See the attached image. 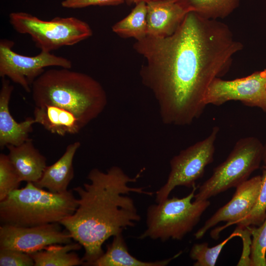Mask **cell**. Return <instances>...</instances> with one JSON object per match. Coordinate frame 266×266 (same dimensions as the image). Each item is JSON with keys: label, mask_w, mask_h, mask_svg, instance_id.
<instances>
[{"label": "cell", "mask_w": 266, "mask_h": 266, "mask_svg": "<svg viewBox=\"0 0 266 266\" xmlns=\"http://www.w3.org/2000/svg\"><path fill=\"white\" fill-rule=\"evenodd\" d=\"M133 48L144 59L141 82L156 99L162 121L183 126L202 114L208 87L227 73L243 45L225 23L189 12L172 35H147Z\"/></svg>", "instance_id": "cell-1"}, {"label": "cell", "mask_w": 266, "mask_h": 266, "mask_svg": "<svg viewBox=\"0 0 266 266\" xmlns=\"http://www.w3.org/2000/svg\"><path fill=\"white\" fill-rule=\"evenodd\" d=\"M138 177L132 178L118 166L106 172L95 168L88 174L89 183L72 189L79 196L77 208L60 223L84 248V265L92 266L103 254L102 245L108 238L122 233L140 221L134 202L129 195L152 193L130 186Z\"/></svg>", "instance_id": "cell-2"}, {"label": "cell", "mask_w": 266, "mask_h": 266, "mask_svg": "<svg viewBox=\"0 0 266 266\" xmlns=\"http://www.w3.org/2000/svg\"><path fill=\"white\" fill-rule=\"evenodd\" d=\"M35 106L57 105L72 112L84 126L105 109L106 92L90 75L69 68L51 69L33 82L31 91Z\"/></svg>", "instance_id": "cell-3"}, {"label": "cell", "mask_w": 266, "mask_h": 266, "mask_svg": "<svg viewBox=\"0 0 266 266\" xmlns=\"http://www.w3.org/2000/svg\"><path fill=\"white\" fill-rule=\"evenodd\" d=\"M78 206L72 190L53 193L27 182L0 201V221L17 227H33L60 223Z\"/></svg>", "instance_id": "cell-4"}, {"label": "cell", "mask_w": 266, "mask_h": 266, "mask_svg": "<svg viewBox=\"0 0 266 266\" xmlns=\"http://www.w3.org/2000/svg\"><path fill=\"white\" fill-rule=\"evenodd\" d=\"M197 189L195 186L182 198H168L150 205L147 210L146 228L139 238L181 240L191 232L210 204L208 200L192 201Z\"/></svg>", "instance_id": "cell-5"}, {"label": "cell", "mask_w": 266, "mask_h": 266, "mask_svg": "<svg viewBox=\"0 0 266 266\" xmlns=\"http://www.w3.org/2000/svg\"><path fill=\"white\" fill-rule=\"evenodd\" d=\"M263 152L264 145L258 138L249 136L238 140L226 160L200 186L194 200H208L248 180L259 168Z\"/></svg>", "instance_id": "cell-6"}, {"label": "cell", "mask_w": 266, "mask_h": 266, "mask_svg": "<svg viewBox=\"0 0 266 266\" xmlns=\"http://www.w3.org/2000/svg\"><path fill=\"white\" fill-rule=\"evenodd\" d=\"M9 18L17 32L29 34L37 47L48 52L76 44L93 34L87 23L74 17H56L45 21L28 13L18 12L10 13Z\"/></svg>", "instance_id": "cell-7"}, {"label": "cell", "mask_w": 266, "mask_h": 266, "mask_svg": "<svg viewBox=\"0 0 266 266\" xmlns=\"http://www.w3.org/2000/svg\"><path fill=\"white\" fill-rule=\"evenodd\" d=\"M219 131V128L215 126L205 139L182 150L171 159L167 180L156 192V203L168 198L177 186L193 188L195 186L196 181L203 175L206 166L213 161Z\"/></svg>", "instance_id": "cell-8"}, {"label": "cell", "mask_w": 266, "mask_h": 266, "mask_svg": "<svg viewBox=\"0 0 266 266\" xmlns=\"http://www.w3.org/2000/svg\"><path fill=\"white\" fill-rule=\"evenodd\" d=\"M13 41L0 40V76L9 78L19 84L28 93H31L35 80L49 66H59L70 69L71 61L50 52L41 51L34 56L20 55L13 50Z\"/></svg>", "instance_id": "cell-9"}, {"label": "cell", "mask_w": 266, "mask_h": 266, "mask_svg": "<svg viewBox=\"0 0 266 266\" xmlns=\"http://www.w3.org/2000/svg\"><path fill=\"white\" fill-rule=\"evenodd\" d=\"M231 100L266 112V69L232 80L215 78L206 92L204 104L219 106Z\"/></svg>", "instance_id": "cell-10"}, {"label": "cell", "mask_w": 266, "mask_h": 266, "mask_svg": "<svg viewBox=\"0 0 266 266\" xmlns=\"http://www.w3.org/2000/svg\"><path fill=\"white\" fill-rule=\"evenodd\" d=\"M60 223L33 227L3 224L0 227V249L31 253L53 244L71 242L70 233L62 230Z\"/></svg>", "instance_id": "cell-11"}, {"label": "cell", "mask_w": 266, "mask_h": 266, "mask_svg": "<svg viewBox=\"0 0 266 266\" xmlns=\"http://www.w3.org/2000/svg\"><path fill=\"white\" fill-rule=\"evenodd\" d=\"M262 183V176L257 175L246 180L236 187L232 199L220 208L204 223L195 233L196 238L200 239L206 233L217 224L222 222L227 224L211 233V236L215 239L221 230L236 224L247 215L256 203Z\"/></svg>", "instance_id": "cell-12"}, {"label": "cell", "mask_w": 266, "mask_h": 266, "mask_svg": "<svg viewBox=\"0 0 266 266\" xmlns=\"http://www.w3.org/2000/svg\"><path fill=\"white\" fill-rule=\"evenodd\" d=\"M146 4L147 35L153 37L172 35L189 12L178 0H157Z\"/></svg>", "instance_id": "cell-13"}, {"label": "cell", "mask_w": 266, "mask_h": 266, "mask_svg": "<svg viewBox=\"0 0 266 266\" xmlns=\"http://www.w3.org/2000/svg\"><path fill=\"white\" fill-rule=\"evenodd\" d=\"M14 87L9 80L2 78L0 90V147L3 149L8 145L17 146L29 138L35 124L33 118L28 117L17 122L11 115L9 103Z\"/></svg>", "instance_id": "cell-14"}, {"label": "cell", "mask_w": 266, "mask_h": 266, "mask_svg": "<svg viewBox=\"0 0 266 266\" xmlns=\"http://www.w3.org/2000/svg\"><path fill=\"white\" fill-rule=\"evenodd\" d=\"M7 154L21 181L35 183L41 177L47 166L46 159L29 138L17 146L8 145Z\"/></svg>", "instance_id": "cell-15"}, {"label": "cell", "mask_w": 266, "mask_h": 266, "mask_svg": "<svg viewBox=\"0 0 266 266\" xmlns=\"http://www.w3.org/2000/svg\"><path fill=\"white\" fill-rule=\"evenodd\" d=\"M80 145L79 141L68 145L60 159L52 165L47 166L40 179L33 183L53 193L67 191V187L74 177L73 158Z\"/></svg>", "instance_id": "cell-16"}, {"label": "cell", "mask_w": 266, "mask_h": 266, "mask_svg": "<svg viewBox=\"0 0 266 266\" xmlns=\"http://www.w3.org/2000/svg\"><path fill=\"white\" fill-rule=\"evenodd\" d=\"M33 117L35 123L61 136L76 134L85 127L72 112L55 105L35 106Z\"/></svg>", "instance_id": "cell-17"}, {"label": "cell", "mask_w": 266, "mask_h": 266, "mask_svg": "<svg viewBox=\"0 0 266 266\" xmlns=\"http://www.w3.org/2000/svg\"><path fill=\"white\" fill-rule=\"evenodd\" d=\"M105 252L92 266H165L180 253L169 259L154 262H144L136 259L129 252L122 233L113 237Z\"/></svg>", "instance_id": "cell-18"}, {"label": "cell", "mask_w": 266, "mask_h": 266, "mask_svg": "<svg viewBox=\"0 0 266 266\" xmlns=\"http://www.w3.org/2000/svg\"><path fill=\"white\" fill-rule=\"evenodd\" d=\"M82 247L77 242H71L64 245H51L29 254L34 261V266H76L84 265L82 259L73 252Z\"/></svg>", "instance_id": "cell-19"}, {"label": "cell", "mask_w": 266, "mask_h": 266, "mask_svg": "<svg viewBox=\"0 0 266 266\" xmlns=\"http://www.w3.org/2000/svg\"><path fill=\"white\" fill-rule=\"evenodd\" d=\"M113 32L120 36L133 37L136 40L147 35V4L140 2L135 4L131 12L112 27Z\"/></svg>", "instance_id": "cell-20"}, {"label": "cell", "mask_w": 266, "mask_h": 266, "mask_svg": "<svg viewBox=\"0 0 266 266\" xmlns=\"http://www.w3.org/2000/svg\"><path fill=\"white\" fill-rule=\"evenodd\" d=\"M240 0H178L188 11L211 20L224 19L239 5Z\"/></svg>", "instance_id": "cell-21"}, {"label": "cell", "mask_w": 266, "mask_h": 266, "mask_svg": "<svg viewBox=\"0 0 266 266\" xmlns=\"http://www.w3.org/2000/svg\"><path fill=\"white\" fill-rule=\"evenodd\" d=\"M235 230L227 238L218 244L210 247L207 242L194 244L190 252V257L196 262L194 266H214L224 246L233 237L240 236Z\"/></svg>", "instance_id": "cell-22"}, {"label": "cell", "mask_w": 266, "mask_h": 266, "mask_svg": "<svg viewBox=\"0 0 266 266\" xmlns=\"http://www.w3.org/2000/svg\"><path fill=\"white\" fill-rule=\"evenodd\" d=\"M247 228L252 239L250 247V266H266V216L258 227Z\"/></svg>", "instance_id": "cell-23"}, {"label": "cell", "mask_w": 266, "mask_h": 266, "mask_svg": "<svg viewBox=\"0 0 266 266\" xmlns=\"http://www.w3.org/2000/svg\"><path fill=\"white\" fill-rule=\"evenodd\" d=\"M261 176V186L256 203L250 212L236 224L238 229H242L250 226H258L265 219L266 216V164L264 165Z\"/></svg>", "instance_id": "cell-24"}, {"label": "cell", "mask_w": 266, "mask_h": 266, "mask_svg": "<svg viewBox=\"0 0 266 266\" xmlns=\"http://www.w3.org/2000/svg\"><path fill=\"white\" fill-rule=\"evenodd\" d=\"M21 180L7 155L0 154V201L19 189Z\"/></svg>", "instance_id": "cell-25"}, {"label": "cell", "mask_w": 266, "mask_h": 266, "mask_svg": "<svg viewBox=\"0 0 266 266\" xmlns=\"http://www.w3.org/2000/svg\"><path fill=\"white\" fill-rule=\"evenodd\" d=\"M34 261L29 253L22 251L0 249V266H33Z\"/></svg>", "instance_id": "cell-26"}, {"label": "cell", "mask_w": 266, "mask_h": 266, "mask_svg": "<svg viewBox=\"0 0 266 266\" xmlns=\"http://www.w3.org/2000/svg\"><path fill=\"white\" fill-rule=\"evenodd\" d=\"M125 2V0H64L62 7L66 8H82L90 6H116Z\"/></svg>", "instance_id": "cell-27"}, {"label": "cell", "mask_w": 266, "mask_h": 266, "mask_svg": "<svg viewBox=\"0 0 266 266\" xmlns=\"http://www.w3.org/2000/svg\"><path fill=\"white\" fill-rule=\"evenodd\" d=\"M157 0H125V3L128 5H131L132 4H135L140 2H145L146 3Z\"/></svg>", "instance_id": "cell-28"}, {"label": "cell", "mask_w": 266, "mask_h": 266, "mask_svg": "<svg viewBox=\"0 0 266 266\" xmlns=\"http://www.w3.org/2000/svg\"><path fill=\"white\" fill-rule=\"evenodd\" d=\"M263 162L264 165L266 164V142L265 145H264V152H263Z\"/></svg>", "instance_id": "cell-29"}]
</instances>
